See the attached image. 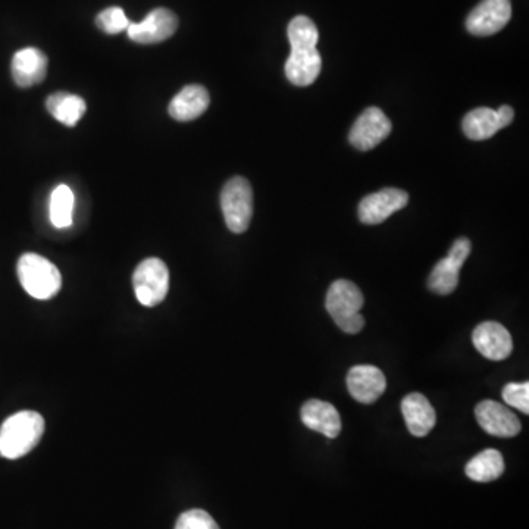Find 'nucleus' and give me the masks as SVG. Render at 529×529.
Returning a JSON list of instances; mask_svg holds the SVG:
<instances>
[{"instance_id":"1","label":"nucleus","mask_w":529,"mask_h":529,"mask_svg":"<svg viewBox=\"0 0 529 529\" xmlns=\"http://www.w3.org/2000/svg\"><path fill=\"white\" fill-rule=\"evenodd\" d=\"M291 53L286 62V75L291 84L299 87L311 86L321 73L322 59L316 45L319 33L311 18H293L287 28Z\"/></svg>"},{"instance_id":"2","label":"nucleus","mask_w":529,"mask_h":529,"mask_svg":"<svg viewBox=\"0 0 529 529\" xmlns=\"http://www.w3.org/2000/svg\"><path fill=\"white\" fill-rule=\"evenodd\" d=\"M45 434V419L33 410H23L9 416L0 427V455L5 459H20L30 453Z\"/></svg>"},{"instance_id":"3","label":"nucleus","mask_w":529,"mask_h":529,"mask_svg":"<svg viewBox=\"0 0 529 529\" xmlns=\"http://www.w3.org/2000/svg\"><path fill=\"white\" fill-rule=\"evenodd\" d=\"M363 302L362 291L355 283L337 280L328 290L325 306L340 330L347 334H358L365 327V318L361 315Z\"/></svg>"},{"instance_id":"4","label":"nucleus","mask_w":529,"mask_h":529,"mask_svg":"<svg viewBox=\"0 0 529 529\" xmlns=\"http://www.w3.org/2000/svg\"><path fill=\"white\" fill-rule=\"evenodd\" d=\"M17 274L23 289L34 299H52L62 287V275L56 265L36 253L21 256Z\"/></svg>"},{"instance_id":"5","label":"nucleus","mask_w":529,"mask_h":529,"mask_svg":"<svg viewBox=\"0 0 529 529\" xmlns=\"http://www.w3.org/2000/svg\"><path fill=\"white\" fill-rule=\"evenodd\" d=\"M221 208L228 230L241 234L249 228L253 217V190L246 178L234 177L225 184Z\"/></svg>"},{"instance_id":"6","label":"nucleus","mask_w":529,"mask_h":529,"mask_svg":"<svg viewBox=\"0 0 529 529\" xmlns=\"http://www.w3.org/2000/svg\"><path fill=\"white\" fill-rule=\"evenodd\" d=\"M133 286L137 300L143 306H158L168 294V266L158 258L145 259L134 271Z\"/></svg>"},{"instance_id":"7","label":"nucleus","mask_w":529,"mask_h":529,"mask_svg":"<svg viewBox=\"0 0 529 529\" xmlns=\"http://www.w3.org/2000/svg\"><path fill=\"white\" fill-rule=\"evenodd\" d=\"M510 18H512L510 0H482L469 14L466 28L474 36H493L506 27Z\"/></svg>"},{"instance_id":"8","label":"nucleus","mask_w":529,"mask_h":529,"mask_svg":"<svg viewBox=\"0 0 529 529\" xmlns=\"http://www.w3.org/2000/svg\"><path fill=\"white\" fill-rule=\"evenodd\" d=\"M391 133V122L380 108H368L353 124L349 142L362 152L374 149Z\"/></svg>"},{"instance_id":"9","label":"nucleus","mask_w":529,"mask_h":529,"mask_svg":"<svg viewBox=\"0 0 529 529\" xmlns=\"http://www.w3.org/2000/svg\"><path fill=\"white\" fill-rule=\"evenodd\" d=\"M475 418L485 433L512 438L521 433V421L507 406L496 400H482L475 408Z\"/></svg>"},{"instance_id":"10","label":"nucleus","mask_w":529,"mask_h":529,"mask_svg":"<svg viewBox=\"0 0 529 529\" xmlns=\"http://www.w3.org/2000/svg\"><path fill=\"white\" fill-rule=\"evenodd\" d=\"M178 28V18L169 9H153L142 23L130 24L128 37L140 45L161 43L174 36Z\"/></svg>"},{"instance_id":"11","label":"nucleus","mask_w":529,"mask_h":529,"mask_svg":"<svg viewBox=\"0 0 529 529\" xmlns=\"http://www.w3.org/2000/svg\"><path fill=\"white\" fill-rule=\"evenodd\" d=\"M409 203V194L400 189H383L369 194L359 205V219L366 225H378L405 208Z\"/></svg>"},{"instance_id":"12","label":"nucleus","mask_w":529,"mask_h":529,"mask_svg":"<svg viewBox=\"0 0 529 529\" xmlns=\"http://www.w3.org/2000/svg\"><path fill=\"white\" fill-rule=\"evenodd\" d=\"M475 349L490 361H505L513 352V340L509 331L499 322H482L472 334Z\"/></svg>"},{"instance_id":"13","label":"nucleus","mask_w":529,"mask_h":529,"mask_svg":"<svg viewBox=\"0 0 529 529\" xmlns=\"http://www.w3.org/2000/svg\"><path fill=\"white\" fill-rule=\"evenodd\" d=\"M350 396L363 405H372L383 396L387 381L383 371L374 365L353 366L347 374Z\"/></svg>"},{"instance_id":"14","label":"nucleus","mask_w":529,"mask_h":529,"mask_svg":"<svg viewBox=\"0 0 529 529\" xmlns=\"http://www.w3.org/2000/svg\"><path fill=\"white\" fill-rule=\"evenodd\" d=\"M48 56L37 48L18 50L12 58V77L17 86L28 89L42 83L48 74Z\"/></svg>"},{"instance_id":"15","label":"nucleus","mask_w":529,"mask_h":529,"mask_svg":"<svg viewBox=\"0 0 529 529\" xmlns=\"http://www.w3.org/2000/svg\"><path fill=\"white\" fill-rule=\"evenodd\" d=\"M300 416L309 430L316 431L327 438H337L341 433L340 413L331 403L324 402V400H308L300 410Z\"/></svg>"},{"instance_id":"16","label":"nucleus","mask_w":529,"mask_h":529,"mask_svg":"<svg viewBox=\"0 0 529 529\" xmlns=\"http://www.w3.org/2000/svg\"><path fill=\"white\" fill-rule=\"evenodd\" d=\"M402 413L410 434L425 437L433 431L437 413L430 400L421 393H412L402 400Z\"/></svg>"},{"instance_id":"17","label":"nucleus","mask_w":529,"mask_h":529,"mask_svg":"<svg viewBox=\"0 0 529 529\" xmlns=\"http://www.w3.org/2000/svg\"><path fill=\"white\" fill-rule=\"evenodd\" d=\"M211 97L208 90L199 84L184 87L169 103V115L174 120L189 122L196 120L208 111Z\"/></svg>"},{"instance_id":"18","label":"nucleus","mask_w":529,"mask_h":529,"mask_svg":"<svg viewBox=\"0 0 529 529\" xmlns=\"http://www.w3.org/2000/svg\"><path fill=\"white\" fill-rule=\"evenodd\" d=\"M46 108L55 120L67 127H75L87 111L83 97L68 92L53 93L46 100Z\"/></svg>"},{"instance_id":"19","label":"nucleus","mask_w":529,"mask_h":529,"mask_svg":"<svg viewBox=\"0 0 529 529\" xmlns=\"http://www.w3.org/2000/svg\"><path fill=\"white\" fill-rule=\"evenodd\" d=\"M465 472L472 481L493 482L499 480L505 472V460L499 450H484L469 460Z\"/></svg>"},{"instance_id":"20","label":"nucleus","mask_w":529,"mask_h":529,"mask_svg":"<svg viewBox=\"0 0 529 529\" xmlns=\"http://www.w3.org/2000/svg\"><path fill=\"white\" fill-rule=\"evenodd\" d=\"M463 133L471 140H488L493 137L497 131L502 130L500 127L497 112L490 108H478L469 112L462 122Z\"/></svg>"},{"instance_id":"21","label":"nucleus","mask_w":529,"mask_h":529,"mask_svg":"<svg viewBox=\"0 0 529 529\" xmlns=\"http://www.w3.org/2000/svg\"><path fill=\"white\" fill-rule=\"evenodd\" d=\"M75 196L70 187L61 184L50 194L49 218L53 227L68 228L73 225Z\"/></svg>"},{"instance_id":"22","label":"nucleus","mask_w":529,"mask_h":529,"mask_svg":"<svg viewBox=\"0 0 529 529\" xmlns=\"http://www.w3.org/2000/svg\"><path fill=\"white\" fill-rule=\"evenodd\" d=\"M460 268H462V265L457 264L449 256L441 259L434 266L433 272L428 278V289L434 291L435 294H440V296L452 294L457 289V284H459Z\"/></svg>"},{"instance_id":"23","label":"nucleus","mask_w":529,"mask_h":529,"mask_svg":"<svg viewBox=\"0 0 529 529\" xmlns=\"http://www.w3.org/2000/svg\"><path fill=\"white\" fill-rule=\"evenodd\" d=\"M96 24L106 34H120L121 31L127 30L131 23L128 21L124 9L112 6V8L105 9L97 15Z\"/></svg>"},{"instance_id":"24","label":"nucleus","mask_w":529,"mask_h":529,"mask_svg":"<svg viewBox=\"0 0 529 529\" xmlns=\"http://www.w3.org/2000/svg\"><path fill=\"white\" fill-rule=\"evenodd\" d=\"M503 400L510 408L519 410V412L529 413V384L510 383L505 385L502 391Z\"/></svg>"},{"instance_id":"25","label":"nucleus","mask_w":529,"mask_h":529,"mask_svg":"<svg viewBox=\"0 0 529 529\" xmlns=\"http://www.w3.org/2000/svg\"><path fill=\"white\" fill-rule=\"evenodd\" d=\"M175 529H219L215 519L205 510L193 509L178 518Z\"/></svg>"},{"instance_id":"26","label":"nucleus","mask_w":529,"mask_h":529,"mask_svg":"<svg viewBox=\"0 0 529 529\" xmlns=\"http://www.w3.org/2000/svg\"><path fill=\"white\" fill-rule=\"evenodd\" d=\"M471 250V241L465 239V237H462V239H457L455 243H453L452 249H450L449 255L447 256L452 258L453 261H456L457 264L463 266V264L466 262V259H468V256L471 255Z\"/></svg>"},{"instance_id":"27","label":"nucleus","mask_w":529,"mask_h":529,"mask_svg":"<svg viewBox=\"0 0 529 529\" xmlns=\"http://www.w3.org/2000/svg\"><path fill=\"white\" fill-rule=\"evenodd\" d=\"M496 112L497 117H499L500 127L506 128L507 125L512 124L513 118H515V111L510 106H500V109H497Z\"/></svg>"}]
</instances>
